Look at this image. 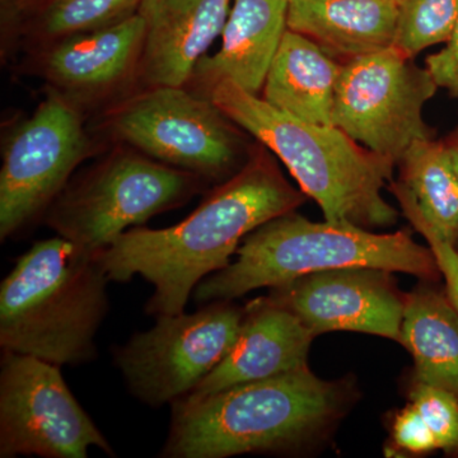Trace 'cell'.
Instances as JSON below:
<instances>
[{
	"label": "cell",
	"instance_id": "obj_5",
	"mask_svg": "<svg viewBox=\"0 0 458 458\" xmlns=\"http://www.w3.org/2000/svg\"><path fill=\"white\" fill-rule=\"evenodd\" d=\"M236 255L225 269L199 283L192 293L197 303L229 302L255 289L340 267L400 271L428 283L442 276L430 247L408 231L375 233L351 223L312 222L295 210L251 232Z\"/></svg>",
	"mask_w": 458,
	"mask_h": 458
},
{
	"label": "cell",
	"instance_id": "obj_24",
	"mask_svg": "<svg viewBox=\"0 0 458 458\" xmlns=\"http://www.w3.org/2000/svg\"><path fill=\"white\" fill-rule=\"evenodd\" d=\"M410 401L420 412L436 437L438 448H458V399L436 386L415 382Z\"/></svg>",
	"mask_w": 458,
	"mask_h": 458
},
{
	"label": "cell",
	"instance_id": "obj_28",
	"mask_svg": "<svg viewBox=\"0 0 458 458\" xmlns=\"http://www.w3.org/2000/svg\"><path fill=\"white\" fill-rule=\"evenodd\" d=\"M441 140L445 150H447L452 167H454V172H456L458 179V126H456L454 131L448 132Z\"/></svg>",
	"mask_w": 458,
	"mask_h": 458
},
{
	"label": "cell",
	"instance_id": "obj_16",
	"mask_svg": "<svg viewBox=\"0 0 458 458\" xmlns=\"http://www.w3.org/2000/svg\"><path fill=\"white\" fill-rule=\"evenodd\" d=\"M288 7L289 0H233L221 49L198 63L186 89L205 98L214 86L229 81L260 96L288 29Z\"/></svg>",
	"mask_w": 458,
	"mask_h": 458
},
{
	"label": "cell",
	"instance_id": "obj_17",
	"mask_svg": "<svg viewBox=\"0 0 458 458\" xmlns=\"http://www.w3.org/2000/svg\"><path fill=\"white\" fill-rule=\"evenodd\" d=\"M397 14L385 0H289L286 26L344 64L393 47Z\"/></svg>",
	"mask_w": 458,
	"mask_h": 458
},
{
	"label": "cell",
	"instance_id": "obj_18",
	"mask_svg": "<svg viewBox=\"0 0 458 458\" xmlns=\"http://www.w3.org/2000/svg\"><path fill=\"white\" fill-rule=\"evenodd\" d=\"M342 66L316 42L286 29L265 81L262 98L303 122L333 125Z\"/></svg>",
	"mask_w": 458,
	"mask_h": 458
},
{
	"label": "cell",
	"instance_id": "obj_20",
	"mask_svg": "<svg viewBox=\"0 0 458 458\" xmlns=\"http://www.w3.org/2000/svg\"><path fill=\"white\" fill-rule=\"evenodd\" d=\"M400 182L441 236L454 243L458 232V179L442 140H419L399 161Z\"/></svg>",
	"mask_w": 458,
	"mask_h": 458
},
{
	"label": "cell",
	"instance_id": "obj_1",
	"mask_svg": "<svg viewBox=\"0 0 458 458\" xmlns=\"http://www.w3.org/2000/svg\"><path fill=\"white\" fill-rule=\"evenodd\" d=\"M304 198L261 144L188 218L164 229H129L98 252L99 261L114 282L140 276L155 286L149 315H179L199 283L228 267L251 232L294 212Z\"/></svg>",
	"mask_w": 458,
	"mask_h": 458
},
{
	"label": "cell",
	"instance_id": "obj_4",
	"mask_svg": "<svg viewBox=\"0 0 458 458\" xmlns=\"http://www.w3.org/2000/svg\"><path fill=\"white\" fill-rule=\"evenodd\" d=\"M343 388L309 366L172 403L162 456L225 458L289 450L311 439L343 412Z\"/></svg>",
	"mask_w": 458,
	"mask_h": 458
},
{
	"label": "cell",
	"instance_id": "obj_11",
	"mask_svg": "<svg viewBox=\"0 0 458 458\" xmlns=\"http://www.w3.org/2000/svg\"><path fill=\"white\" fill-rule=\"evenodd\" d=\"M90 447L114 454L69 390L60 367L3 352L0 457L86 458Z\"/></svg>",
	"mask_w": 458,
	"mask_h": 458
},
{
	"label": "cell",
	"instance_id": "obj_29",
	"mask_svg": "<svg viewBox=\"0 0 458 458\" xmlns=\"http://www.w3.org/2000/svg\"><path fill=\"white\" fill-rule=\"evenodd\" d=\"M385 2L393 3V4L400 5L403 0H385Z\"/></svg>",
	"mask_w": 458,
	"mask_h": 458
},
{
	"label": "cell",
	"instance_id": "obj_30",
	"mask_svg": "<svg viewBox=\"0 0 458 458\" xmlns=\"http://www.w3.org/2000/svg\"><path fill=\"white\" fill-rule=\"evenodd\" d=\"M454 249H456L458 251V232L456 234V238H454Z\"/></svg>",
	"mask_w": 458,
	"mask_h": 458
},
{
	"label": "cell",
	"instance_id": "obj_14",
	"mask_svg": "<svg viewBox=\"0 0 458 458\" xmlns=\"http://www.w3.org/2000/svg\"><path fill=\"white\" fill-rule=\"evenodd\" d=\"M233 0H141L144 23L138 89L186 87L222 36Z\"/></svg>",
	"mask_w": 458,
	"mask_h": 458
},
{
	"label": "cell",
	"instance_id": "obj_27",
	"mask_svg": "<svg viewBox=\"0 0 458 458\" xmlns=\"http://www.w3.org/2000/svg\"><path fill=\"white\" fill-rule=\"evenodd\" d=\"M49 2L50 0H3V57H8L14 50L18 35L27 21Z\"/></svg>",
	"mask_w": 458,
	"mask_h": 458
},
{
	"label": "cell",
	"instance_id": "obj_15",
	"mask_svg": "<svg viewBox=\"0 0 458 458\" xmlns=\"http://www.w3.org/2000/svg\"><path fill=\"white\" fill-rule=\"evenodd\" d=\"M316 335L270 297L250 303L225 360L186 396L198 400L236 386L302 369Z\"/></svg>",
	"mask_w": 458,
	"mask_h": 458
},
{
	"label": "cell",
	"instance_id": "obj_25",
	"mask_svg": "<svg viewBox=\"0 0 458 458\" xmlns=\"http://www.w3.org/2000/svg\"><path fill=\"white\" fill-rule=\"evenodd\" d=\"M393 433L394 445L409 454H429L439 450L432 430L411 403L394 418Z\"/></svg>",
	"mask_w": 458,
	"mask_h": 458
},
{
	"label": "cell",
	"instance_id": "obj_9",
	"mask_svg": "<svg viewBox=\"0 0 458 458\" xmlns=\"http://www.w3.org/2000/svg\"><path fill=\"white\" fill-rule=\"evenodd\" d=\"M98 152L83 111L55 90L8 135L0 170V238L22 231L66 188L75 168Z\"/></svg>",
	"mask_w": 458,
	"mask_h": 458
},
{
	"label": "cell",
	"instance_id": "obj_19",
	"mask_svg": "<svg viewBox=\"0 0 458 458\" xmlns=\"http://www.w3.org/2000/svg\"><path fill=\"white\" fill-rule=\"evenodd\" d=\"M414 358L417 381L458 399V311L430 283L405 294L400 342Z\"/></svg>",
	"mask_w": 458,
	"mask_h": 458
},
{
	"label": "cell",
	"instance_id": "obj_10",
	"mask_svg": "<svg viewBox=\"0 0 458 458\" xmlns=\"http://www.w3.org/2000/svg\"><path fill=\"white\" fill-rule=\"evenodd\" d=\"M245 310L229 302L204 304L194 313L157 316L114 352L129 388L143 403L162 406L191 393L231 351Z\"/></svg>",
	"mask_w": 458,
	"mask_h": 458
},
{
	"label": "cell",
	"instance_id": "obj_12",
	"mask_svg": "<svg viewBox=\"0 0 458 458\" xmlns=\"http://www.w3.org/2000/svg\"><path fill=\"white\" fill-rule=\"evenodd\" d=\"M269 297L316 336L352 331L400 342L405 294L397 289L393 271L369 267L318 271L271 288Z\"/></svg>",
	"mask_w": 458,
	"mask_h": 458
},
{
	"label": "cell",
	"instance_id": "obj_6",
	"mask_svg": "<svg viewBox=\"0 0 458 458\" xmlns=\"http://www.w3.org/2000/svg\"><path fill=\"white\" fill-rule=\"evenodd\" d=\"M201 186L203 179L191 172L162 164L134 148H116L68 183L45 219L57 236L98 254L128 227L185 204Z\"/></svg>",
	"mask_w": 458,
	"mask_h": 458
},
{
	"label": "cell",
	"instance_id": "obj_7",
	"mask_svg": "<svg viewBox=\"0 0 458 458\" xmlns=\"http://www.w3.org/2000/svg\"><path fill=\"white\" fill-rule=\"evenodd\" d=\"M237 128L209 98L186 87L135 90L114 102L101 123L114 140L203 180L236 174L242 150Z\"/></svg>",
	"mask_w": 458,
	"mask_h": 458
},
{
	"label": "cell",
	"instance_id": "obj_3",
	"mask_svg": "<svg viewBox=\"0 0 458 458\" xmlns=\"http://www.w3.org/2000/svg\"><path fill=\"white\" fill-rule=\"evenodd\" d=\"M108 282L95 252L62 236L36 242L0 286L3 352L59 367L92 360Z\"/></svg>",
	"mask_w": 458,
	"mask_h": 458
},
{
	"label": "cell",
	"instance_id": "obj_22",
	"mask_svg": "<svg viewBox=\"0 0 458 458\" xmlns=\"http://www.w3.org/2000/svg\"><path fill=\"white\" fill-rule=\"evenodd\" d=\"M458 22V0H403L393 47L406 56L450 38Z\"/></svg>",
	"mask_w": 458,
	"mask_h": 458
},
{
	"label": "cell",
	"instance_id": "obj_23",
	"mask_svg": "<svg viewBox=\"0 0 458 458\" xmlns=\"http://www.w3.org/2000/svg\"><path fill=\"white\" fill-rule=\"evenodd\" d=\"M388 189L399 201L403 216L409 219L412 227L426 238L428 245L432 250L437 264L441 269L442 276L445 280V293L458 311V251L454 243L447 238L441 236L427 221L421 210L419 209L417 201L400 181H394Z\"/></svg>",
	"mask_w": 458,
	"mask_h": 458
},
{
	"label": "cell",
	"instance_id": "obj_13",
	"mask_svg": "<svg viewBox=\"0 0 458 458\" xmlns=\"http://www.w3.org/2000/svg\"><path fill=\"white\" fill-rule=\"evenodd\" d=\"M144 45L140 14L116 25L77 33L30 53L32 72L83 111L138 89Z\"/></svg>",
	"mask_w": 458,
	"mask_h": 458
},
{
	"label": "cell",
	"instance_id": "obj_2",
	"mask_svg": "<svg viewBox=\"0 0 458 458\" xmlns=\"http://www.w3.org/2000/svg\"><path fill=\"white\" fill-rule=\"evenodd\" d=\"M205 98L271 150L291 172L325 221L390 227L399 212L384 198L396 164L361 146L342 129L303 122L271 106L261 96L223 81Z\"/></svg>",
	"mask_w": 458,
	"mask_h": 458
},
{
	"label": "cell",
	"instance_id": "obj_26",
	"mask_svg": "<svg viewBox=\"0 0 458 458\" xmlns=\"http://www.w3.org/2000/svg\"><path fill=\"white\" fill-rule=\"evenodd\" d=\"M445 47L426 59V68L438 89L458 99V22Z\"/></svg>",
	"mask_w": 458,
	"mask_h": 458
},
{
	"label": "cell",
	"instance_id": "obj_21",
	"mask_svg": "<svg viewBox=\"0 0 458 458\" xmlns=\"http://www.w3.org/2000/svg\"><path fill=\"white\" fill-rule=\"evenodd\" d=\"M141 0H50L30 18L16 45L27 53L49 47L77 33L116 25L138 13Z\"/></svg>",
	"mask_w": 458,
	"mask_h": 458
},
{
	"label": "cell",
	"instance_id": "obj_8",
	"mask_svg": "<svg viewBox=\"0 0 458 458\" xmlns=\"http://www.w3.org/2000/svg\"><path fill=\"white\" fill-rule=\"evenodd\" d=\"M438 89L426 66L386 47L344 63L333 125L397 165L412 144L434 140L423 113Z\"/></svg>",
	"mask_w": 458,
	"mask_h": 458
}]
</instances>
